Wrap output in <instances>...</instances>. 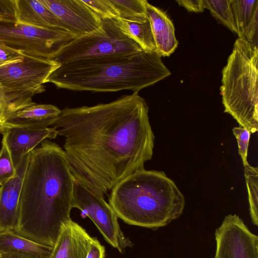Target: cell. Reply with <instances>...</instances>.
I'll return each instance as SVG.
<instances>
[{"instance_id":"3","label":"cell","mask_w":258,"mask_h":258,"mask_svg":"<svg viewBox=\"0 0 258 258\" xmlns=\"http://www.w3.org/2000/svg\"><path fill=\"white\" fill-rule=\"evenodd\" d=\"M157 51L77 60L60 65L47 79L57 88L75 91L133 93L170 75Z\"/></svg>"},{"instance_id":"21","label":"cell","mask_w":258,"mask_h":258,"mask_svg":"<svg viewBox=\"0 0 258 258\" xmlns=\"http://www.w3.org/2000/svg\"><path fill=\"white\" fill-rule=\"evenodd\" d=\"M115 11L117 18L135 22H144L147 19L146 0H109Z\"/></svg>"},{"instance_id":"9","label":"cell","mask_w":258,"mask_h":258,"mask_svg":"<svg viewBox=\"0 0 258 258\" xmlns=\"http://www.w3.org/2000/svg\"><path fill=\"white\" fill-rule=\"evenodd\" d=\"M73 208L81 210L97 227L104 239L119 252L123 253L133 245L121 231L118 217L103 197L97 195L75 179Z\"/></svg>"},{"instance_id":"7","label":"cell","mask_w":258,"mask_h":258,"mask_svg":"<svg viewBox=\"0 0 258 258\" xmlns=\"http://www.w3.org/2000/svg\"><path fill=\"white\" fill-rule=\"evenodd\" d=\"M60 66L53 59L24 54L20 61L0 67V85L15 112L35 103L33 96L45 91L44 84Z\"/></svg>"},{"instance_id":"1","label":"cell","mask_w":258,"mask_h":258,"mask_svg":"<svg viewBox=\"0 0 258 258\" xmlns=\"http://www.w3.org/2000/svg\"><path fill=\"white\" fill-rule=\"evenodd\" d=\"M138 92L112 102L61 110L51 126L77 181L102 197L151 159L155 137Z\"/></svg>"},{"instance_id":"27","label":"cell","mask_w":258,"mask_h":258,"mask_svg":"<svg viewBox=\"0 0 258 258\" xmlns=\"http://www.w3.org/2000/svg\"><path fill=\"white\" fill-rule=\"evenodd\" d=\"M24 54L0 43V67L23 59Z\"/></svg>"},{"instance_id":"17","label":"cell","mask_w":258,"mask_h":258,"mask_svg":"<svg viewBox=\"0 0 258 258\" xmlns=\"http://www.w3.org/2000/svg\"><path fill=\"white\" fill-rule=\"evenodd\" d=\"M16 18L19 23L67 31L58 18L39 0H16Z\"/></svg>"},{"instance_id":"6","label":"cell","mask_w":258,"mask_h":258,"mask_svg":"<svg viewBox=\"0 0 258 258\" xmlns=\"http://www.w3.org/2000/svg\"><path fill=\"white\" fill-rule=\"evenodd\" d=\"M143 50L124 34L114 19H101L94 31L73 40L62 47L52 59L60 65L83 59L132 55Z\"/></svg>"},{"instance_id":"19","label":"cell","mask_w":258,"mask_h":258,"mask_svg":"<svg viewBox=\"0 0 258 258\" xmlns=\"http://www.w3.org/2000/svg\"><path fill=\"white\" fill-rule=\"evenodd\" d=\"M53 247L35 242L19 235L13 230L0 232V253L17 251L30 253L40 258H48Z\"/></svg>"},{"instance_id":"20","label":"cell","mask_w":258,"mask_h":258,"mask_svg":"<svg viewBox=\"0 0 258 258\" xmlns=\"http://www.w3.org/2000/svg\"><path fill=\"white\" fill-rule=\"evenodd\" d=\"M122 32L136 42L144 51H157L150 21L147 19L142 22L114 19Z\"/></svg>"},{"instance_id":"11","label":"cell","mask_w":258,"mask_h":258,"mask_svg":"<svg viewBox=\"0 0 258 258\" xmlns=\"http://www.w3.org/2000/svg\"><path fill=\"white\" fill-rule=\"evenodd\" d=\"M61 22L75 38L91 32L101 19L82 0H39Z\"/></svg>"},{"instance_id":"23","label":"cell","mask_w":258,"mask_h":258,"mask_svg":"<svg viewBox=\"0 0 258 258\" xmlns=\"http://www.w3.org/2000/svg\"><path fill=\"white\" fill-rule=\"evenodd\" d=\"M204 2L205 8L208 9L217 20L237 34L230 0H204Z\"/></svg>"},{"instance_id":"13","label":"cell","mask_w":258,"mask_h":258,"mask_svg":"<svg viewBox=\"0 0 258 258\" xmlns=\"http://www.w3.org/2000/svg\"><path fill=\"white\" fill-rule=\"evenodd\" d=\"M30 154L16 167V175L0 186V232L15 231L17 227L19 199Z\"/></svg>"},{"instance_id":"10","label":"cell","mask_w":258,"mask_h":258,"mask_svg":"<svg viewBox=\"0 0 258 258\" xmlns=\"http://www.w3.org/2000/svg\"><path fill=\"white\" fill-rule=\"evenodd\" d=\"M215 238L214 258H258V236L235 214L224 217Z\"/></svg>"},{"instance_id":"18","label":"cell","mask_w":258,"mask_h":258,"mask_svg":"<svg viewBox=\"0 0 258 258\" xmlns=\"http://www.w3.org/2000/svg\"><path fill=\"white\" fill-rule=\"evenodd\" d=\"M239 38L257 46L258 1L230 0Z\"/></svg>"},{"instance_id":"14","label":"cell","mask_w":258,"mask_h":258,"mask_svg":"<svg viewBox=\"0 0 258 258\" xmlns=\"http://www.w3.org/2000/svg\"><path fill=\"white\" fill-rule=\"evenodd\" d=\"M93 238L71 219L62 224L48 258H86Z\"/></svg>"},{"instance_id":"22","label":"cell","mask_w":258,"mask_h":258,"mask_svg":"<svg viewBox=\"0 0 258 258\" xmlns=\"http://www.w3.org/2000/svg\"><path fill=\"white\" fill-rule=\"evenodd\" d=\"M248 191L249 213L252 224L258 225V169L250 165L244 167Z\"/></svg>"},{"instance_id":"28","label":"cell","mask_w":258,"mask_h":258,"mask_svg":"<svg viewBox=\"0 0 258 258\" xmlns=\"http://www.w3.org/2000/svg\"><path fill=\"white\" fill-rule=\"evenodd\" d=\"M0 19L17 22L16 0H0Z\"/></svg>"},{"instance_id":"15","label":"cell","mask_w":258,"mask_h":258,"mask_svg":"<svg viewBox=\"0 0 258 258\" xmlns=\"http://www.w3.org/2000/svg\"><path fill=\"white\" fill-rule=\"evenodd\" d=\"M61 110L52 104L35 103L8 116L0 124V133L12 127H47L59 115Z\"/></svg>"},{"instance_id":"16","label":"cell","mask_w":258,"mask_h":258,"mask_svg":"<svg viewBox=\"0 0 258 258\" xmlns=\"http://www.w3.org/2000/svg\"><path fill=\"white\" fill-rule=\"evenodd\" d=\"M146 14L151 24L157 51L161 56L170 55L178 44L172 22L164 12L148 2L146 5Z\"/></svg>"},{"instance_id":"5","label":"cell","mask_w":258,"mask_h":258,"mask_svg":"<svg viewBox=\"0 0 258 258\" xmlns=\"http://www.w3.org/2000/svg\"><path fill=\"white\" fill-rule=\"evenodd\" d=\"M258 47L238 38L222 70L224 112L250 134L258 130Z\"/></svg>"},{"instance_id":"4","label":"cell","mask_w":258,"mask_h":258,"mask_svg":"<svg viewBox=\"0 0 258 258\" xmlns=\"http://www.w3.org/2000/svg\"><path fill=\"white\" fill-rule=\"evenodd\" d=\"M109 204L118 218L130 225L154 230L182 214L185 199L163 171L140 169L111 190Z\"/></svg>"},{"instance_id":"29","label":"cell","mask_w":258,"mask_h":258,"mask_svg":"<svg viewBox=\"0 0 258 258\" xmlns=\"http://www.w3.org/2000/svg\"><path fill=\"white\" fill-rule=\"evenodd\" d=\"M15 112L0 85V124Z\"/></svg>"},{"instance_id":"26","label":"cell","mask_w":258,"mask_h":258,"mask_svg":"<svg viewBox=\"0 0 258 258\" xmlns=\"http://www.w3.org/2000/svg\"><path fill=\"white\" fill-rule=\"evenodd\" d=\"M232 131L236 138L238 152L242 159L243 166L245 167L249 164L247 157L250 134L247 129L241 126L234 127Z\"/></svg>"},{"instance_id":"8","label":"cell","mask_w":258,"mask_h":258,"mask_svg":"<svg viewBox=\"0 0 258 258\" xmlns=\"http://www.w3.org/2000/svg\"><path fill=\"white\" fill-rule=\"evenodd\" d=\"M75 38L64 30L0 19V43L23 54L52 59Z\"/></svg>"},{"instance_id":"24","label":"cell","mask_w":258,"mask_h":258,"mask_svg":"<svg viewBox=\"0 0 258 258\" xmlns=\"http://www.w3.org/2000/svg\"><path fill=\"white\" fill-rule=\"evenodd\" d=\"M0 151V186L14 177L16 169L13 165L9 151L3 140Z\"/></svg>"},{"instance_id":"32","label":"cell","mask_w":258,"mask_h":258,"mask_svg":"<svg viewBox=\"0 0 258 258\" xmlns=\"http://www.w3.org/2000/svg\"><path fill=\"white\" fill-rule=\"evenodd\" d=\"M0 258H40L30 253L17 251H7L0 253Z\"/></svg>"},{"instance_id":"25","label":"cell","mask_w":258,"mask_h":258,"mask_svg":"<svg viewBox=\"0 0 258 258\" xmlns=\"http://www.w3.org/2000/svg\"><path fill=\"white\" fill-rule=\"evenodd\" d=\"M83 2L101 19H115L117 18V15L109 0H90Z\"/></svg>"},{"instance_id":"31","label":"cell","mask_w":258,"mask_h":258,"mask_svg":"<svg viewBox=\"0 0 258 258\" xmlns=\"http://www.w3.org/2000/svg\"><path fill=\"white\" fill-rule=\"evenodd\" d=\"M86 258H105V249L96 238H93Z\"/></svg>"},{"instance_id":"12","label":"cell","mask_w":258,"mask_h":258,"mask_svg":"<svg viewBox=\"0 0 258 258\" xmlns=\"http://www.w3.org/2000/svg\"><path fill=\"white\" fill-rule=\"evenodd\" d=\"M3 140L10 153L14 166H18L22 159L46 139L58 136L53 127H12L2 131Z\"/></svg>"},{"instance_id":"2","label":"cell","mask_w":258,"mask_h":258,"mask_svg":"<svg viewBox=\"0 0 258 258\" xmlns=\"http://www.w3.org/2000/svg\"><path fill=\"white\" fill-rule=\"evenodd\" d=\"M74 180L64 150L55 142H42L30 154L14 231L53 247L62 224L71 219Z\"/></svg>"},{"instance_id":"30","label":"cell","mask_w":258,"mask_h":258,"mask_svg":"<svg viewBox=\"0 0 258 258\" xmlns=\"http://www.w3.org/2000/svg\"><path fill=\"white\" fill-rule=\"evenodd\" d=\"M176 2L190 12L202 13L205 9L204 0H178Z\"/></svg>"}]
</instances>
